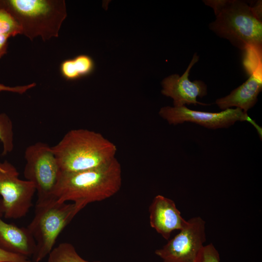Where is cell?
<instances>
[{
  "label": "cell",
  "mask_w": 262,
  "mask_h": 262,
  "mask_svg": "<svg viewBox=\"0 0 262 262\" xmlns=\"http://www.w3.org/2000/svg\"><path fill=\"white\" fill-rule=\"evenodd\" d=\"M215 15L209 27L218 37L242 50L259 51L262 44V1L205 0Z\"/></svg>",
  "instance_id": "obj_1"
},
{
  "label": "cell",
  "mask_w": 262,
  "mask_h": 262,
  "mask_svg": "<svg viewBox=\"0 0 262 262\" xmlns=\"http://www.w3.org/2000/svg\"><path fill=\"white\" fill-rule=\"evenodd\" d=\"M121 184V167L115 158L96 168L75 172L61 171L55 196L59 202L73 201L79 212L90 203L113 196Z\"/></svg>",
  "instance_id": "obj_2"
},
{
  "label": "cell",
  "mask_w": 262,
  "mask_h": 262,
  "mask_svg": "<svg viewBox=\"0 0 262 262\" xmlns=\"http://www.w3.org/2000/svg\"><path fill=\"white\" fill-rule=\"evenodd\" d=\"M62 172H75L104 165L114 158L116 146L101 133L87 129L68 131L51 147Z\"/></svg>",
  "instance_id": "obj_3"
},
{
  "label": "cell",
  "mask_w": 262,
  "mask_h": 262,
  "mask_svg": "<svg viewBox=\"0 0 262 262\" xmlns=\"http://www.w3.org/2000/svg\"><path fill=\"white\" fill-rule=\"evenodd\" d=\"M15 17L23 34L31 40L57 37L67 16L64 0H2Z\"/></svg>",
  "instance_id": "obj_4"
},
{
  "label": "cell",
  "mask_w": 262,
  "mask_h": 262,
  "mask_svg": "<svg viewBox=\"0 0 262 262\" xmlns=\"http://www.w3.org/2000/svg\"><path fill=\"white\" fill-rule=\"evenodd\" d=\"M78 213L73 203L54 199L36 203L34 217L27 226L36 243L32 262H40L49 254L59 234Z\"/></svg>",
  "instance_id": "obj_5"
},
{
  "label": "cell",
  "mask_w": 262,
  "mask_h": 262,
  "mask_svg": "<svg viewBox=\"0 0 262 262\" xmlns=\"http://www.w3.org/2000/svg\"><path fill=\"white\" fill-rule=\"evenodd\" d=\"M24 158L23 175L26 180L35 186L36 203L56 199L55 193L61 170L51 147L42 142H36L26 147Z\"/></svg>",
  "instance_id": "obj_6"
},
{
  "label": "cell",
  "mask_w": 262,
  "mask_h": 262,
  "mask_svg": "<svg viewBox=\"0 0 262 262\" xmlns=\"http://www.w3.org/2000/svg\"><path fill=\"white\" fill-rule=\"evenodd\" d=\"M16 168L7 161L0 162V213L5 218L25 216L33 206L34 184L19 178Z\"/></svg>",
  "instance_id": "obj_7"
},
{
  "label": "cell",
  "mask_w": 262,
  "mask_h": 262,
  "mask_svg": "<svg viewBox=\"0 0 262 262\" xmlns=\"http://www.w3.org/2000/svg\"><path fill=\"white\" fill-rule=\"evenodd\" d=\"M205 224L200 216L187 220L180 232L155 254L163 262H196L206 241Z\"/></svg>",
  "instance_id": "obj_8"
},
{
  "label": "cell",
  "mask_w": 262,
  "mask_h": 262,
  "mask_svg": "<svg viewBox=\"0 0 262 262\" xmlns=\"http://www.w3.org/2000/svg\"><path fill=\"white\" fill-rule=\"evenodd\" d=\"M159 114L169 124L177 125L189 121L213 129L229 127L237 121H247L256 128L262 136V128L246 113L238 108H229L219 113H211L192 110L185 105L165 106L160 109Z\"/></svg>",
  "instance_id": "obj_9"
},
{
  "label": "cell",
  "mask_w": 262,
  "mask_h": 262,
  "mask_svg": "<svg viewBox=\"0 0 262 262\" xmlns=\"http://www.w3.org/2000/svg\"><path fill=\"white\" fill-rule=\"evenodd\" d=\"M199 60V56L195 53L184 73L171 75L162 82L163 95L171 98L174 107H181L185 104L208 105L196 100L197 97H203L207 94L206 84L202 81L191 82L188 78L193 66Z\"/></svg>",
  "instance_id": "obj_10"
},
{
  "label": "cell",
  "mask_w": 262,
  "mask_h": 262,
  "mask_svg": "<svg viewBox=\"0 0 262 262\" xmlns=\"http://www.w3.org/2000/svg\"><path fill=\"white\" fill-rule=\"evenodd\" d=\"M149 213L150 226L166 240L173 231L180 230L186 222L175 202L161 195L153 199Z\"/></svg>",
  "instance_id": "obj_11"
},
{
  "label": "cell",
  "mask_w": 262,
  "mask_h": 262,
  "mask_svg": "<svg viewBox=\"0 0 262 262\" xmlns=\"http://www.w3.org/2000/svg\"><path fill=\"white\" fill-rule=\"evenodd\" d=\"M0 213V248L9 253L29 258L36 249L35 241L29 229L9 224Z\"/></svg>",
  "instance_id": "obj_12"
},
{
  "label": "cell",
  "mask_w": 262,
  "mask_h": 262,
  "mask_svg": "<svg viewBox=\"0 0 262 262\" xmlns=\"http://www.w3.org/2000/svg\"><path fill=\"white\" fill-rule=\"evenodd\" d=\"M258 71H252L247 80L229 95L217 99L215 103L219 108L225 110L236 107L246 113L253 107L262 89V78L259 76Z\"/></svg>",
  "instance_id": "obj_13"
},
{
  "label": "cell",
  "mask_w": 262,
  "mask_h": 262,
  "mask_svg": "<svg viewBox=\"0 0 262 262\" xmlns=\"http://www.w3.org/2000/svg\"><path fill=\"white\" fill-rule=\"evenodd\" d=\"M95 62L91 57L80 54L63 61L59 67L61 76L66 80L76 81L90 75L95 69Z\"/></svg>",
  "instance_id": "obj_14"
},
{
  "label": "cell",
  "mask_w": 262,
  "mask_h": 262,
  "mask_svg": "<svg viewBox=\"0 0 262 262\" xmlns=\"http://www.w3.org/2000/svg\"><path fill=\"white\" fill-rule=\"evenodd\" d=\"M48 256L47 262H101L84 260L78 253L73 245L66 242L60 243L53 248Z\"/></svg>",
  "instance_id": "obj_15"
},
{
  "label": "cell",
  "mask_w": 262,
  "mask_h": 262,
  "mask_svg": "<svg viewBox=\"0 0 262 262\" xmlns=\"http://www.w3.org/2000/svg\"><path fill=\"white\" fill-rule=\"evenodd\" d=\"M0 33L9 35L11 37L21 34V29L18 22L0 0Z\"/></svg>",
  "instance_id": "obj_16"
},
{
  "label": "cell",
  "mask_w": 262,
  "mask_h": 262,
  "mask_svg": "<svg viewBox=\"0 0 262 262\" xmlns=\"http://www.w3.org/2000/svg\"><path fill=\"white\" fill-rule=\"evenodd\" d=\"M0 141L2 144V155L11 152L14 148L13 126L9 117L0 113Z\"/></svg>",
  "instance_id": "obj_17"
},
{
  "label": "cell",
  "mask_w": 262,
  "mask_h": 262,
  "mask_svg": "<svg viewBox=\"0 0 262 262\" xmlns=\"http://www.w3.org/2000/svg\"><path fill=\"white\" fill-rule=\"evenodd\" d=\"M220 255L212 243L204 246L196 262H220Z\"/></svg>",
  "instance_id": "obj_18"
},
{
  "label": "cell",
  "mask_w": 262,
  "mask_h": 262,
  "mask_svg": "<svg viewBox=\"0 0 262 262\" xmlns=\"http://www.w3.org/2000/svg\"><path fill=\"white\" fill-rule=\"evenodd\" d=\"M0 262H32L29 258L6 252L0 248Z\"/></svg>",
  "instance_id": "obj_19"
},
{
  "label": "cell",
  "mask_w": 262,
  "mask_h": 262,
  "mask_svg": "<svg viewBox=\"0 0 262 262\" xmlns=\"http://www.w3.org/2000/svg\"><path fill=\"white\" fill-rule=\"evenodd\" d=\"M10 37L9 35L0 33V58L7 52L8 40Z\"/></svg>",
  "instance_id": "obj_20"
},
{
  "label": "cell",
  "mask_w": 262,
  "mask_h": 262,
  "mask_svg": "<svg viewBox=\"0 0 262 262\" xmlns=\"http://www.w3.org/2000/svg\"><path fill=\"white\" fill-rule=\"evenodd\" d=\"M7 89L6 86L1 83H0V92L5 91Z\"/></svg>",
  "instance_id": "obj_21"
}]
</instances>
